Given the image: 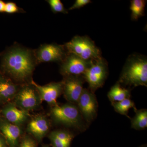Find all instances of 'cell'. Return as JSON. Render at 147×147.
<instances>
[{
	"label": "cell",
	"instance_id": "1",
	"mask_svg": "<svg viewBox=\"0 0 147 147\" xmlns=\"http://www.w3.org/2000/svg\"><path fill=\"white\" fill-rule=\"evenodd\" d=\"M37 64L34 50L14 45L1 55L0 73L23 83L30 79Z\"/></svg>",
	"mask_w": 147,
	"mask_h": 147
},
{
	"label": "cell",
	"instance_id": "2",
	"mask_svg": "<svg viewBox=\"0 0 147 147\" xmlns=\"http://www.w3.org/2000/svg\"><path fill=\"white\" fill-rule=\"evenodd\" d=\"M120 82L126 85L147 86V61L139 55H132L127 61Z\"/></svg>",
	"mask_w": 147,
	"mask_h": 147
},
{
	"label": "cell",
	"instance_id": "3",
	"mask_svg": "<svg viewBox=\"0 0 147 147\" xmlns=\"http://www.w3.org/2000/svg\"><path fill=\"white\" fill-rule=\"evenodd\" d=\"M64 47L67 53L76 55L84 60H94L100 58L99 50L86 37H74Z\"/></svg>",
	"mask_w": 147,
	"mask_h": 147
},
{
	"label": "cell",
	"instance_id": "4",
	"mask_svg": "<svg viewBox=\"0 0 147 147\" xmlns=\"http://www.w3.org/2000/svg\"><path fill=\"white\" fill-rule=\"evenodd\" d=\"M50 113L57 123L70 127L79 126L82 124V115L79 108L71 103L53 106Z\"/></svg>",
	"mask_w": 147,
	"mask_h": 147
},
{
	"label": "cell",
	"instance_id": "5",
	"mask_svg": "<svg viewBox=\"0 0 147 147\" xmlns=\"http://www.w3.org/2000/svg\"><path fill=\"white\" fill-rule=\"evenodd\" d=\"M19 88L14 97V104L18 108L29 112L39 106L41 100L38 92L31 83Z\"/></svg>",
	"mask_w": 147,
	"mask_h": 147
},
{
	"label": "cell",
	"instance_id": "6",
	"mask_svg": "<svg viewBox=\"0 0 147 147\" xmlns=\"http://www.w3.org/2000/svg\"><path fill=\"white\" fill-rule=\"evenodd\" d=\"M64 45L44 44L34 50L38 64L45 62H62L67 55Z\"/></svg>",
	"mask_w": 147,
	"mask_h": 147
},
{
	"label": "cell",
	"instance_id": "7",
	"mask_svg": "<svg viewBox=\"0 0 147 147\" xmlns=\"http://www.w3.org/2000/svg\"><path fill=\"white\" fill-rule=\"evenodd\" d=\"M107 71L106 64L101 58L92 61L84 75L92 92L102 86L106 78Z\"/></svg>",
	"mask_w": 147,
	"mask_h": 147
},
{
	"label": "cell",
	"instance_id": "8",
	"mask_svg": "<svg viewBox=\"0 0 147 147\" xmlns=\"http://www.w3.org/2000/svg\"><path fill=\"white\" fill-rule=\"evenodd\" d=\"M92 61L84 60L73 54L67 53L61 62L60 72L65 77L80 76L89 67Z\"/></svg>",
	"mask_w": 147,
	"mask_h": 147
},
{
	"label": "cell",
	"instance_id": "9",
	"mask_svg": "<svg viewBox=\"0 0 147 147\" xmlns=\"http://www.w3.org/2000/svg\"><path fill=\"white\" fill-rule=\"evenodd\" d=\"M81 115L88 122H90L96 115L97 102L95 96L86 89H84L77 102Z\"/></svg>",
	"mask_w": 147,
	"mask_h": 147
},
{
	"label": "cell",
	"instance_id": "10",
	"mask_svg": "<svg viewBox=\"0 0 147 147\" xmlns=\"http://www.w3.org/2000/svg\"><path fill=\"white\" fill-rule=\"evenodd\" d=\"M30 83L36 90L41 100L53 106L58 105L57 100L63 92V82H53L44 86L38 85L32 80Z\"/></svg>",
	"mask_w": 147,
	"mask_h": 147
},
{
	"label": "cell",
	"instance_id": "11",
	"mask_svg": "<svg viewBox=\"0 0 147 147\" xmlns=\"http://www.w3.org/2000/svg\"><path fill=\"white\" fill-rule=\"evenodd\" d=\"M63 81V92L66 100L71 103L78 102L83 90V81L80 76H65Z\"/></svg>",
	"mask_w": 147,
	"mask_h": 147
},
{
	"label": "cell",
	"instance_id": "12",
	"mask_svg": "<svg viewBox=\"0 0 147 147\" xmlns=\"http://www.w3.org/2000/svg\"><path fill=\"white\" fill-rule=\"evenodd\" d=\"M1 113L4 119L11 123L20 126L28 119L29 112L18 108L14 103H7L4 106Z\"/></svg>",
	"mask_w": 147,
	"mask_h": 147
},
{
	"label": "cell",
	"instance_id": "13",
	"mask_svg": "<svg viewBox=\"0 0 147 147\" xmlns=\"http://www.w3.org/2000/svg\"><path fill=\"white\" fill-rule=\"evenodd\" d=\"M0 131L4 137L8 147H18L22 134L20 126L11 123L5 119H0Z\"/></svg>",
	"mask_w": 147,
	"mask_h": 147
},
{
	"label": "cell",
	"instance_id": "14",
	"mask_svg": "<svg viewBox=\"0 0 147 147\" xmlns=\"http://www.w3.org/2000/svg\"><path fill=\"white\" fill-rule=\"evenodd\" d=\"M50 127L49 121L45 117L37 116L29 122L27 130L37 140L41 141L49 131Z\"/></svg>",
	"mask_w": 147,
	"mask_h": 147
},
{
	"label": "cell",
	"instance_id": "15",
	"mask_svg": "<svg viewBox=\"0 0 147 147\" xmlns=\"http://www.w3.org/2000/svg\"><path fill=\"white\" fill-rule=\"evenodd\" d=\"M19 89L18 85L0 73V102H8L14 99Z\"/></svg>",
	"mask_w": 147,
	"mask_h": 147
},
{
	"label": "cell",
	"instance_id": "16",
	"mask_svg": "<svg viewBox=\"0 0 147 147\" xmlns=\"http://www.w3.org/2000/svg\"><path fill=\"white\" fill-rule=\"evenodd\" d=\"M130 96L129 91L121 87L119 84L114 85L108 93V97L112 103L129 98Z\"/></svg>",
	"mask_w": 147,
	"mask_h": 147
},
{
	"label": "cell",
	"instance_id": "17",
	"mask_svg": "<svg viewBox=\"0 0 147 147\" xmlns=\"http://www.w3.org/2000/svg\"><path fill=\"white\" fill-rule=\"evenodd\" d=\"M136 115L131 120L132 128L137 130H141L147 127V111L146 110H135Z\"/></svg>",
	"mask_w": 147,
	"mask_h": 147
},
{
	"label": "cell",
	"instance_id": "18",
	"mask_svg": "<svg viewBox=\"0 0 147 147\" xmlns=\"http://www.w3.org/2000/svg\"><path fill=\"white\" fill-rule=\"evenodd\" d=\"M146 1L143 0H133L131 1L130 9L131 10V18L133 20H137L144 13Z\"/></svg>",
	"mask_w": 147,
	"mask_h": 147
},
{
	"label": "cell",
	"instance_id": "19",
	"mask_svg": "<svg viewBox=\"0 0 147 147\" xmlns=\"http://www.w3.org/2000/svg\"><path fill=\"white\" fill-rule=\"evenodd\" d=\"M112 103L114 109L117 113L127 117L128 116L127 114L129 109L133 108L135 110H136L134 102L129 98Z\"/></svg>",
	"mask_w": 147,
	"mask_h": 147
},
{
	"label": "cell",
	"instance_id": "20",
	"mask_svg": "<svg viewBox=\"0 0 147 147\" xmlns=\"http://www.w3.org/2000/svg\"><path fill=\"white\" fill-rule=\"evenodd\" d=\"M52 133L62 142L67 144H71L73 139V135L70 132L65 130H58L52 131Z\"/></svg>",
	"mask_w": 147,
	"mask_h": 147
},
{
	"label": "cell",
	"instance_id": "21",
	"mask_svg": "<svg viewBox=\"0 0 147 147\" xmlns=\"http://www.w3.org/2000/svg\"><path fill=\"white\" fill-rule=\"evenodd\" d=\"M47 2L49 3L51 10L54 13H67V11L64 7L63 4L60 0H48Z\"/></svg>",
	"mask_w": 147,
	"mask_h": 147
},
{
	"label": "cell",
	"instance_id": "22",
	"mask_svg": "<svg viewBox=\"0 0 147 147\" xmlns=\"http://www.w3.org/2000/svg\"><path fill=\"white\" fill-rule=\"evenodd\" d=\"M21 9L15 3L9 2L5 3L4 12L8 13H18L22 11Z\"/></svg>",
	"mask_w": 147,
	"mask_h": 147
},
{
	"label": "cell",
	"instance_id": "23",
	"mask_svg": "<svg viewBox=\"0 0 147 147\" xmlns=\"http://www.w3.org/2000/svg\"><path fill=\"white\" fill-rule=\"evenodd\" d=\"M49 139L53 147H70V145L67 144L57 138L51 132L49 135Z\"/></svg>",
	"mask_w": 147,
	"mask_h": 147
},
{
	"label": "cell",
	"instance_id": "24",
	"mask_svg": "<svg viewBox=\"0 0 147 147\" xmlns=\"http://www.w3.org/2000/svg\"><path fill=\"white\" fill-rule=\"evenodd\" d=\"M18 147H36V143L31 137L26 136L22 139Z\"/></svg>",
	"mask_w": 147,
	"mask_h": 147
},
{
	"label": "cell",
	"instance_id": "25",
	"mask_svg": "<svg viewBox=\"0 0 147 147\" xmlns=\"http://www.w3.org/2000/svg\"><path fill=\"white\" fill-rule=\"evenodd\" d=\"M90 0H76L73 5L69 8V10L79 9L83 7L84 6L87 5L90 2Z\"/></svg>",
	"mask_w": 147,
	"mask_h": 147
},
{
	"label": "cell",
	"instance_id": "26",
	"mask_svg": "<svg viewBox=\"0 0 147 147\" xmlns=\"http://www.w3.org/2000/svg\"><path fill=\"white\" fill-rule=\"evenodd\" d=\"M0 147H8L4 137L0 133Z\"/></svg>",
	"mask_w": 147,
	"mask_h": 147
},
{
	"label": "cell",
	"instance_id": "27",
	"mask_svg": "<svg viewBox=\"0 0 147 147\" xmlns=\"http://www.w3.org/2000/svg\"><path fill=\"white\" fill-rule=\"evenodd\" d=\"M5 3L3 1L0 0V12H4Z\"/></svg>",
	"mask_w": 147,
	"mask_h": 147
},
{
	"label": "cell",
	"instance_id": "28",
	"mask_svg": "<svg viewBox=\"0 0 147 147\" xmlns=\"http://www.w3.org/2000/svg\"><path fill=\"white\" fill-rule=\"evenodd\" d=\"M42 147H49V146H48L47 145H45V146H43Z\"/></svg>",
	"mask_w": 147,
	"mask_h": 147
},
{
	"label": "cell",
	"instance_id": "29",
	"mask_svg": "<svg viewBox=\"0 0 147 147\" xmlns=\"http://www.w3.org/2000/svg\"></svg>",
	"mask_w": 147,
	"mask_h": 147
}]
</instances>
